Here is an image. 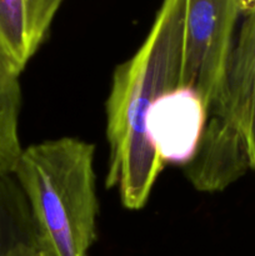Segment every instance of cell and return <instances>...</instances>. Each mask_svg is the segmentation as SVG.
<instances>
[{"label": "cell", "mask_w": 255, "mask_h": 256, "mask_svg": "<svg viewBox=\"0 0 255 256\" xmlns=\"http://www.w3.org/2000/svg\"><path fill=\"white\" fill-rule=\"evenodd\" d=\"M64 0H0V50L22 72L46 38Z\"/></svg>", "instance_id": "cell-6"}, {"label": "cell", "mask_w": 255, "mask_h": 256, "mask_svg": "<svg viewBox=\"0 0 255 256\" xmlns=\"http://www.w3.org/2000/svg\"><path fill=\"white\" fill-rule=\"evenodd\" d=\"M239 6L242 16L249 15L250 12H255V0H239Z\"/></svg>", "instance_id": "cell-9"}, {"label": "cell", "mask_w": 255, "mask_h": 256, "mask_svg": "<svg viewBox=\"0 0 255 256\" xmlns=\"http://www.w3.org/2000/svg\"><path fill=\"white\" fill-rule=\"evenodd\" d=\"M40 256H45L44 254H42H42H40Z\"/></svg>", "instance_id": "cell-10"}, {"label": "cell", "mask_w": 255, "mask_h": 256, "mask_svg": "<svg viewBox=\"0 0 255 256\" xmlns=\"http://www.w3.org/2000/svg\"><path fill=\"white\" fill-rule=\"evenodd\" d=\"M26 199L12 174H0V256H40Z\"/></svg>", "instance_id": "cell-7"}, {"label": "cell", "mask_w": 255, "mask_h": 256, "mask_svg": "<svg viewBox=\"0 0 255 256\" xmlns=\"http://www.w3.org/2000/svg\"><path fill=\"white\" fill-rule=\"evenodd\" d=\"M206 108L190 88L179 86L158 98L146 118V135L164 164L188 165L196 154L206 124Z\"/></svg>", "instance_id": "cell-5"}, {"label": "cell", "mask_w": 255, "mask_h": 256, "mask_svg": "<svg viewBox=\"0 0 255 256\" xmlns=\"http://www.w3.org/2000/svg\"><path fill=\"white\" fill-rule=\"evenodd\" d=\"M19 75L0 50V174H12L22 150L19 140Z\"/></svg>", "instance_id": "cell-8"}, {"label": "cell", "mask_w": 255, "mask_h": 256, "mask_svg": "<svg viewBox=\"0 0 255 256\" xmlns=\"http://www.w3.org/2000/svg\"><path fill=\"white\" fill-rule=\"evenodd\" d=\"M239 0H186L180 86L199 94L212 110L224 84L240 16Z\"/></svg>", "instance_id": "cell-4"}, {"label": "cell", "mask_w": 255, "mask_h": 256, "mask_svg": "<svg viewBox=\"0 0 255 256\" xmlns=\"http://www.w3.org/2000/svg\"><path fill=\"white\" fill-rule=\"evenodd\" d=\"M45 256H89L99 212L94 145L76 138L45 140L22 150L12 170Z\"/></svg>", "instance_id": "cell-2"}, {"label": "cell", "mask_w": 255, "mask_h": 256, "mask_svg": "<svg viewBox=\"0 0 255 256\" xmlns=\"http://www.w3.org/2000/svg\"><path fill=\"white\" fill-rule=\"evenodd\" d=\"M185 169L192 186L205 192H222L255 170V12L240 25L220 96Z\"/></svg>", "instance_id": "cell-3"}, {"label": "cell", "mask_w": 255, "mask_h": 256, "mask_svg": "<svg viewBox=\"0 0 255 256\" xmlns=\"http://www.w3.org/2000/svg\"><path fill=\"white\" fill-rule=\"evenodd\" d=\"M185 4L162 0L142 44L112 75L106 100V186L118 188L129 210L145 206L164 169L148 139L146 118L160 95L180 86Z\"/></svg>", "instance_id": "cell-1"}]
</instances>
